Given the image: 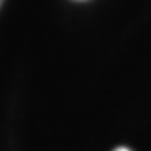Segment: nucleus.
Segmentation results:
<instances>
[{
    "instance_id": "obj_2",
    "label": "nucleus",
    "mask_w": 151,
    "mask_h": 151,
    "mask_svg": "<svg viewBox=\"0 0 151 151\" xmlns=\"http://www.w3.org/2000/svg\"><path fill=\"white\" fill-rule=\"evenodd\" d=\"M2 2H4V0H0V5H2Z\"/></svg>"
},
{
    "instance_id": "obj_1",
    "label": "nucleus",
    "mask_w": 151,
    "mask_h": 151,
    "mask_svg": "<svg viewBox=\"0 0 151 151\" xmlns=\"http://www.w3.org/2000/svg\"><path fill=\"white\" fill-rule=\"evenodd\" d=\"M114 151H129V150H128V148H116Z\"/></svg>"
}]
</instances>
